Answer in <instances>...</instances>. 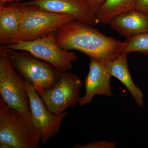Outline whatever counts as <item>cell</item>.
I'll return each mask as SVG.
<instances>
[{"instance_id": "1", "label": "cell", "mask_w": 148, "mask_h": 148, "mask_svg": "<svg viewBox=\"0 0 148 148\" xmlns=\"http://www.w3.org/2000/svg\"><path fill=\"white\" fill-rule=\"evenodd\" d=\"M59 47L82 52L90 59L106 62L114 60L123 51L124 42L108 36L94 26L75 20L54 33Z\"/></svg>"}, {"instance_id": "2", "label": "cell", "mask_w": 148, "mask_h": 148, "mask_svg": "<svg viewBox=\"0 0 148 148\" xmlns=\"http://www.w3.org/2000/svg\"><path fill=\"white\" fill-rule=\"evenodd\" d=\"M40 141L31 112L11 108L0 98V143L11 148H39Z\"/></svg>"}, {"instance_id": "3", "label": "cell", "mask_w": 148, "mask_h": 148, "mask_svg": "<svg viewBox=\"0 0 148 148\" xmlns=\"http://www.w3.org/2000/svg\"><path fill=\"white\" fill-rule=\"evenodd\" d=\"M13 68L33 86L40 95L52 87L59 79L61 72L46 61L25 51L14 50L1 47Z\"/></svg>"}, {"instance_id": "4", "label": "cell", "mask_w": 148, "mask_h": 148, "mask_svg": "<svg viewBox=\"0 0 148 148\" xmlns=\"http://www.w3.org/2000/svg\"><path fill=\"white\" fill-rule=\"evenodd\" d=\"M23 18L18 34L19 41L32 40L55 33L75 18L71 15L51 12L20 4Z\"/></svg>"}, {"instance_id": "5", "label": "cell", "mask_w": 148, "mask_h": 148, "mask_svg": "<svg viewBox=\"0 0 148 148\" xmlns=\"http://www.w3.org/2000/svg\"><path fill=\"white\" fill-rule=\"evenodd\" d=\"M5 48L25 51L40 59L51 64L58 71H70L77 55L72 51H66L59 47L56 40L54 33L42 38L29 41H19Z\"/></svg>"}, {"instance_id": "6", "label": "cell", "mask_w": 148, "mask_h": 148, "mask_svg": "<svg viewBox=\"0 0 148 148\" xmlns=\"http://www.w3.org/2000/svg\"><path fill=\"white\" fill-rule=\"evenodd\" d=\"M0 95L9 106L21 112H31L25 79L11 64L0 49Z\"/></svg>"}, {"instance_id": "7", "label": "cell", "mask_w": 148, "mask_h": 148, "mask_svg": "<svg viewBox=\"0 0 148 148\" xmlns=\"http://www.w3.org/2000/svg\"><path fill=\"white\" fill-rule=\"evenodd\" d=\"M82 82L75 74L61 73L58 82L40 95L51 112L59 114L78 104Z\"/></svg>"}, {"instance_id": "8", "label": "cell", "mask_w": 148, "mask_h": 148, "mask_svg": "<svg viewBox=\"0 0 148 148\" xmlns=\"http://www.w3.org/2000/svg\"><path fill=\"white\" fill-rule=\"evenodd\" d=\"M32 117L35 124L39 130L41 141L45 144L51 138H54L59 132L61 123L68 113L64 112L54 114L49 110L42 99L27 79H25Z\"/></svg>"}, {"instance_id": "9", "label": "cell", "mask_w": 148, "mask_h": 148, "mask_svg": "<svg viewBox=\"0 0 148 148\" xmlns=\"http://www.w3.org/2000/svg\"><path fill=\"white\" fill-rule=\"evenodd\" d=\"M41 9L72 16L78 20L95 26V13L84 0H33L21 3Z\"/></svg>"}, {"instance_id": "10", "label": "cell", "mask_w": 148, "mask_h": 148, "mask_svg": "<svg viewBox=\"0 0 148 148\" xmlns=\"http://www.w3.org/2000/svg\"><path fill=\"white\" fill-rule=\"evenodd\" d=\"M112 77L105 62L90 59L89 72L84 81L86 93L80 98L79 105L82 106L90 104L96 95L111 97Z\"/></svg>"}, {"instance_id": "11", "label": "cell", "mask_w": 148, "mask_h": 148, "mask_svg": "<svg viewBox=\"0 0 148 148\" xmlns=\"http://www.w3.org/2000/svg\"><path fill=\"white\" fill-rule=\"evenodd\" d=\"M23 12L20 4L0 5V44L8 47L18 41Z\"/></svg>"}, {"instance_id": "12", "label": "cell", "mask_w": 148, "mask_h": 148, "mask_svg": "<svg viewBox=\"0 0 148 148\" xmlns=\"http://www.w3.org/2000/svg\"><path fill=\"white\" fill-rule=\"evenodd\" d=\"M108 24L127 38L148 33V15L134 9L114 18Z\"/></svg>"}, {"instance_id": "13", "label": "cell", "mask_w": 148, "mask_h": 148, "mask_svg": "<svg viewBox=\"0 0 148 148\" xmlns=\"http://www.w3.org/2000/svg\"><path fill=\"white\" fill-rule=\"evenodd\" d=\"M127 54L122 52L117 58L105 62L111 76L115 77L123 84L130 92L136 103L140 107L144 104L143 92L135 85L132 79L128 67Z\"/></svg>"}, {"instance_id": "14", "label": "cell", "mask_w": 148, "mask_h": 148, "mask_svg": "<svg viewBox=\"0 0 148 148\" xmlns=\"http://www.w3.org/2000/svg\"><path fill=\"white\" fill-rule=\"evenodd\" d=\"M137 0H105L95 13L98 24H109L113 19L135 8Z\"/></svg>"}, {"instance_id": "15", "label": "cell", "mask_w": 148, "mask_h": 148, "mask_svg": "<svg viewBox=\"0 0 148 148\" xmlns=\"http://www.w3.org/2000/svg\"><path fill=\"white\" fill-rule=\"evenodd\" d=\"M123 52H140L148 56V33L126 38Z\"/></svg>"}, {"instance_id": "16", "label": "cell", "mask_w": 148, "mask_h": 148, "mask_svg": "<svg viewBox=\"0 0 148 148\" xmlns=\"http://www.w3.org/2000/svg\"><path fill=\"white\" fill-rule=\"evenodd\" d=\"M116 143H110L106 140H101L84 145H76L74 148H114L115 147Z\"/></svg>"}, {"instance_id": "17", "label": "cell", "mask_w": 148, "mask_h": 148, "mask_svg": "<svg viewBox=\"0 0 148 148\" xmlns=\"http://www.w3.org/2000/svg\"><path fill=\"white\" fill-rule=\"evenodd\" d=\"M135 9L148 15V0H137Z\"/></svg>"}, {"instance_id": "18", "label": "cell", "mask_w": 148, "mask_h": 148, "mask_svg": "<svg viewBox=\"0 0 148 148\" xmlns=\"http://www.w3.org/2000/svg\"><path fill=\"white\" fill-rule=\"evenodd\" d=\"M95 13L98 11L105 0H84Z\"/></svg>"}, {"instance_id": "19", "label": "cell", "mask_w": 148, "mask_h": 148, "mask_svg": "<svg viewBox=\"0 0 148 148\" xmlns=\"http://www.w3.org/2000/svg\"><path fill=\"white\" fill-rule=\"evenodd\" d=\"M14 1H18V0H0V5H5L6 3Z\"/></svg>"}]
</instances>
